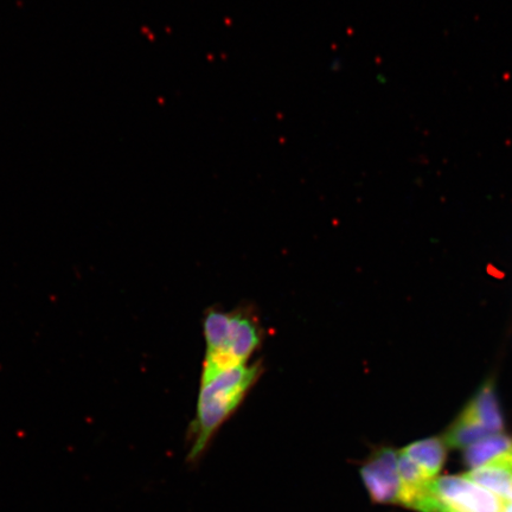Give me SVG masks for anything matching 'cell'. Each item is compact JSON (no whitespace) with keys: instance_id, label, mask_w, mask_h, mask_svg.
Listing matches in <instances>:
<instances>
[{"instance_id":"cell-1","label":"cell","mask_w":512,"mask_h":512,"mask_svg":"<svg viewBox=\"0 0 512 512\" xmlns=\"http://www.w3.org/2000/svg\"><path fill=\"white\" fill-rule=\"evenodd\" d=\"M261 363L220 371L208 377H201L197 412L189 431L190 451L188 460L196 463L206 453L211 440L241 406L243 400L258 382L262 374Z\"/></svg>"},{"instance_id":"cell-2","label":"cell","mask_w":512,"mask_h":512,"mask_svg":"<svg viewBox=\"0 0 512 512\" xmlns=\"http://www.w3.org/2000/svg\"><path fill=\"white\" fill-rule=\"evenodd\" d=\"M428 490L459 512H503L508 504L465 475L434 478Z\"/></svg>"},{"instance_id":"cell-3","label":"cell","mask_w":512,"mask_h":512,"mask_svg":"<svg viewBox=\"0 0 512 512\" xmlns=\"http://www.w3.org/2000/svg\"><path fill=\"white\" fill-rule=\"evenodd\" d=\"M361 478L371 502L400 504L399 452L389 446L376 448L362 463Z\"/></svg>"},{"instance_id":"cell-4","label":"cell","mask_w":512,"mask_h":512,"mask_svg":"<svg viewBox=\"0 0 512 512\" xmlns=\"http://www.w3.org/2000/svg\"><path fill=\"white\" fill-rule=\"evenodd\" d=\"M465 476L491 491L505 503H512V451L471 470Z\"/></svg>"},{"instance_id":"cell-5","label":"cell","mask_w":512,"mask_h":512,"mask_svg":"<svg viewBox=\"0 0 512 512\" xmlns=\"http://www.w3.org/2000/svg\"><path fill=\"white\" fill-rule=\"evenodd\" d=\"M464 411L491 433H502L504 415L496 392L494 380L482 384L478 392L464 407Z\"/></svg>"},{"instance_id":"cell-6","label":"cell","mask_w":512,"mask_h":512,"mask_svg":"<svg viewBox=\"0 0 512 512\" xmlns=\"http://www.w3.org/2000/svg\"><path fill=\"white\" fill-rule=\"evenodd\" d=\"M435 478L443 469L447 458V445L443 438H427L402 448L400 451Z\"/></svg>"},{"instance_id":"cell-7","label":"cell","mask_w":512,"mask_h":512,"mask_svg":"<svg viewBox=\"0 0 512 512\" xmlns=\"http://www.w3.org/2000/svg\"><path fill=\"white\" fill-rule=\"evenodd\" d=\"M512 451V437L503 433L491 434L465 448L464 462L471 469L483 466Z\"/></svg>"},{"instance_id":"cell-8","label":"cell","mask_w":512,"mask_h":512,"mask_svg":"<svg viewBox=\"0 0 512 512\" xmlns=\"http://www.w3.org/2000/svg\"><path fill=\"white\" fill-rule=\"evenodd\" d=\"M491 434L494 433L486 430L463 409L452 424L448 426L443 439L447 447L466 448L489 437Z\"/></svg>"},{"instance_id":"cell-9","label":"cell","mask_w":512,"mask_h":512,"mask_svg":"<svg viewBox=\"0 0 512 512\" xmlns=\"http://www.w3.org/2000/svg\"><path fill=\"white\" fill-rule=\"evenodd\" d=\"M408 508L419 512H459L439 501L428 488L415 497Z\"/></svg>"},{"instance_id":"cell-10","label":"cell","mask_w":512,"mask_h":512,"mask_svg":"<svg viewBox=\"0 0 512 512\" xmlns=\"http://www.w3.org/2000/svg\"><path fill=\"white\" fill-rule=\"evenodd\" d=\"M503 512H512V503H508L505 505V509Z\"/></svg>"}]
</instances>
